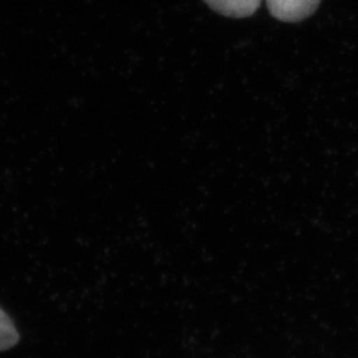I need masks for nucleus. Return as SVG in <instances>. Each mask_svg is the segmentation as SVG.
<instances>
[{"label": "nucleus", "mask_w": 358, "mask_h": 358, "mask_svg": "<svg viewBox=\"0 0 358 358\" xmlns=\"http://www.w3.org/2000/svg\"><path fill=\"white\" fill-rule=\"evenodd\" d=\"M321 0H267L269 13L287 23L301 22L319 8Z\"/></svg>", "instance_id": "obj_1"}, {"label": "nucleus", "mask_w": 358, "mask_h": 358, "mask_svg": "<svg viewBox=\"0 0 358 358\" xmlns=\"http://www.w3.org/2000/svg\"><path fill=\"white\" fill-rule=\"evenodd\" d=\"M215 13L229 17H247L257 11L262 0H205Z\"/></svg>", "instance_id": "obj_2"}, {"label": "nucleus", "mask_w": 358, "mask_h": 358, "mask_svg": "<svg viewBox=\"0 0 358 358\" xmlns=\"http://www.w3.org/2000/svg\"><path fill=\"white\" fill-rule=\"evenodd\" d=\"M19 333L13 320L0 308V352L11 349L19 343Z\"/></svg>", "instance_id": "obj_3"}]
</instances>
